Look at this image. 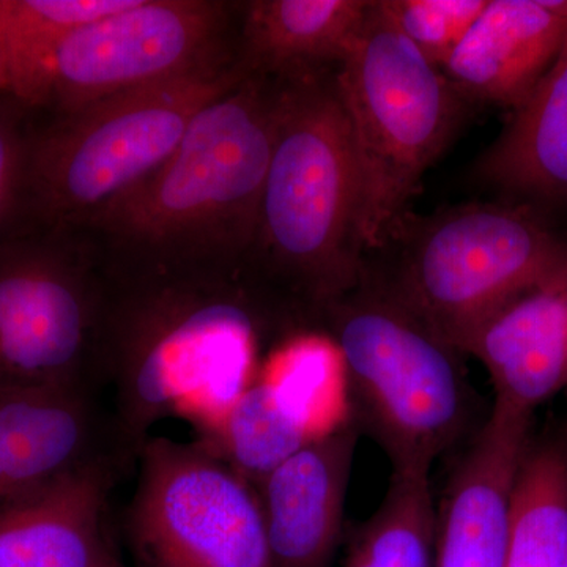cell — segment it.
Instances as JSON below:
<instances>
[{
	"mask_svg": "<svg viewBox=\"0 0 567 567\" xmlns=\"http://www.w3.org/2000/svg\"><path fill=\"white\" fill-rule=\"evenodd\" d=\"M312 436L275 383L252 380L197 440L256 488Z\"/></svg>",
	"mask_w": 567,
	"mask_h": 567,
	"instance_id": "d6986e66",
	"label": "cell"
},
{
	"mask_svg": "<svg viewBox=\"0 0 567 567\" xmlns=\"http://www.w3.org/2000/svg\"><path fill=\"white\" fill-rule=\"evenodd\" d=\"M567 0H488L443 73L462 99L516 111L557 61Z\"/></svg>",
	"mask_w": 567,
	"mask_h": 567,
	"instance_id": "9a60e30c",
	"label": "cell"
},
{
	"mask_svg": "<svg viewBox=\"0 0 567 567\" xmlns=\"http://www.w3.org/2000/svg\"><path fill=\"white\" fill-rule=\"evenodd\" d=\"M488 0H380L413 47L442 70Z\"/></svg>",
	"mask_w": 567,
	"mask_h": 567,
	"instance_id": "603a6c76",
	"label": "cell"
},
{
	"mask_svg": "<svg viewBox=\"0 0 567 567\" xmlns=\"http://www.w3.org/2000/svg\"><path fill=\"white\" fill-rule=\"evenodd\" d=\"M246 76L238 63L118 93L31 133L24 218L74 235L155 173L194 117Z\"/></svg>",
	"mask_w": 567,
	"mask_h": 567,
	"instance_id": "52a82bcc",
	"label": "cell"
},
{
	"mask_svg": "<svg viewBox=\"0 0 567 567\" xmlns=\"http://www.w3.org/2000/svg\"><path fill=\"white\" fill-rule=\"evenodd\" d=\"M0 93H7L6 71H3L2 55H0Z\"/></svg>",
	"mask_w": 567,
	"mask_h": 567,
	"instance_id": "d4e9b609",
	"label": "cell"
},
{
	"mask_svg": "<svg viewBox=\"0 0 567 567\" xmlns=\"http://www.w3.org/2000/svg\"><path fill=\"white\" fill-rule=\"evenodd\" d=\"M279 81L249 274L306 330L360 286V183L334 70Z\"/></svg>",
	"mask_w": 567,
	"mask_h": 567,
	"instance_id": "3957f363",
	"label": "cell"
},
{
	"mask_svg": "<svg viewBox=\"0 0 567 567\" xmlns=\"http://www.w3.org/2000/svg\"><path fill=\"white\" fill-rule=\"evenodd\" d=\"M111 457L136 462L99 395L50 390L0 394V502Z\"/></svg>",
	"mask_w": 567,
	"mask_h": 567,
	"instance_id": "5bb4252c",
	"label": "cell"
},
{
	"mask_svg": "<svg viewBox=\"0 0 567 567\" xmlns=\"http://www.w3.org/2000/svg\"><path fill=\"white\" fill-rule=\"evenodd\" d=\"M278 96V80L246 74L208 103L155 173L74 234L100 270L252 279Z\"/></svg>",
	"mask_w": 567,
	"mask_h": 567,
	"instance_id": "6da1fadb",
	"label": "cell"
},
{
	"mask_svg": "<svg viewBox=\"0 0 567 567\" xmlns=\"http://www.w3.org/2000/svg\"><path fill=\"white\" fill-rule=\"evenodd\" d=\"M24 104L0 93V240L24 218L29 136Z\"/></svg>",
	"mask_w": 567,
	"mask_h": 567,
	"instance_id": "cb8c5ba5",
	"label": "cell"
},
{
	"mask_svg": "<svg viewBox=\"0 0 567 567\" xmlns=\"http://www.w3.org/2000/svg\"><path fill=\"white\" fill-rule=\"evenodd\" d=\"M429 473L391 472L382 503L350 539L344 567H435Z\"/></svg>",
	"mask_w": 567,
	"mask_h": 567,
	"instance_id": "7402d4cb",
	"label": "cell"
},
{
	"mask_svg": "<svg viewBox=\"0 0 567 567\" xmlns=\"http://www.w3.org/2000/svg\"><path fill=\"white\" fill-rule=\"evenodd\" d=\"M567 447L529 445L514 486L506 567H565Z\"/></svg>",
	"mask_w": 567,
	"mask_h": 567,
	"instance_id": "44dd1931",
	"label": "cell"
},
{
	"mask_svg": "<svg viewBox=\"0 0 567 567\" xmlns=\"http://www.w3.org/2000/svg\"><path fill=\"white\" fill-rule=\"evenodd\" d=\"M103 278L112 416L136 461L158 421L182 416L199 432L210 427L252 382L257 349L301 331L249 278Z\"/></svg>",
	"mask_w": 567,
	"mask_h": 567,
	"instance_id": "7a4b0ae2",
	"label": "cell"
},
{
	"mask_svg": "<svg viewBox=\"0 0 567 567\" xmlns=\"http://www.w3.org/2000/svg\"><path fill=\"white\" fill-rule=\"evenodd\" d=\"M132 464L91 462L0 502V567H125L107 536V498Z\"/></svg>",
	"mask_w": 567,
	"mask_h": 567,
	"instance_id": "7c38bea8",
	"label": "cell"
},
{
	"mask_svg": "<svg viewBox=\"0 0 567 567\" xmlns=\"http://www.w3.org/2000/svg\"><path fill=\"white\" fill-rule=\"evenodd\" d=\"M360 183L365 256L409 213L423 175L450 147L470 104L372 0L349 54L334 70Z\"/></svg>",
	"mask_w": 567,
	"mask_h": 567,
	"instance_id": "8992f818",
	"label": "cell"
},
{
	"mask_svg": "<svg viewBox=\"0 0 567 567\" xmlns=\"http://www.w3.org/2000/svg\"><path fill=\"white\" fill-rule=\"evenodd\" d=\"M565 567H567V558H566V565H565Z\"/></svg>",
	"mask_w": 567,
	"mask_h": 567,
	"instance_id": "484cf974",
	"label": "cell"
},
{
	"mask_svg": "<svg viewBox=\"0 0 567 567\" xmlns=\"http://www.w3.org/2000/svg\"><path fill=\"white\" fill-rule=\"evenodd\" d=\"M372 0H251L238 9L237 63L246 74L290 80L338 69Z\"/></svg>",
	"mask_w": 567,
	"mask_h": 567,
	"instance_id": "ac0fdd59",
	"label": "cell"
},
{
	"mask_svg": "<svg viewBox=\"0 0 567 567\" xmlns=\"http://www.w3.org/2000/svg\"><path fill=\"white\" fill-rule=\"evenodd\" d=\"M465 354L487 371L495 404L533 415L567 388V268L503 309Z\"/></svg>",
	"mask_w": 567,
	"mask_h": 567,
	"instance_id": "2e32d148",
	"label": "cell"
},
{
	"mask_svg": "<svg viewBox=\"0 0 567 567\" xmlns=\"http://www.w3.org/2000/svg\"><path fill=\"white\" fill-rule=\"evenodd\" d=\"M532 417L494 402L436 509L435 567H506L514 486L532 445Z\"/></svg>",
	"mask_w": 567,
	"mask_h": 567,
	"instance_id": "8fae6325",
	"label": "cell"
},
{
	"mask_svg": "<svg viewBox=\"0 0 567 567\" xmlns=\"http://www.w3.org/2000/svg\"><path fill=\"white\" fill-rule=\"evenodd\" d=\"M361 431L352 417L312 436L256 491L275 567H330Z\"/></svg>",
	"mask_w": 567,
	"mask_h": 567,
	"instance_id": "4fadbf2b",
	"label": "cell"
},
{
	"mask_svg": "<svg viewBox=\"0 0 567 567\" xmlns=\"http://www.w3.org/2000/svg\"><path fill=\"white\" fill-rule=\"evenodd\" d=\"M132 0H0V55L7 95L41 107L48 71L63 40Z\"/></svg>",
	"mask_w": 567,
	"mask_h": 567,
	"instance_id": "ffe728a7",
	"label": "cell"
},
{
	"mask_svg": "<svg viewBox=\"0 0 567 567\" xmlns=\"http://www.w3.org/2000/svg\"><path fill=\"white\" fill-rule=\"evenodd\" d=\"M566 268L567 238L546 213L498 199L406 213L365 256L363 279L465 354L495 316Z\"/></svg>",
	"mask_w": 567,
	"mask_h": 567,
	"instance_id": "277c9868",
	"label": "cell"
},
{
	"mask_svg": "<svg viewBox=\"0 0 567 567\" xmlns=\"http://www.w3.org/2000/svg\"><path fill=\"white\" fill-rule=\"evenodd\" d=\"M499 200L546 213L567 205V39L557 61L473 164Z\"/></svg>",
	"mask_w": 567,
	"mask_h": 567,
	"instance_id": "e0dca14e",
	"label": "cell"
},
{
	"mask_svg": "<svg viewBox=\"0 0 567 567\" xmlns=\"http://www.w3.org/2000/svg\"><path fill=\"white\" fill-rule=\"evenodd\" d=\"M126 514L137 567H275L256 491L200 442L155 436Z\"/></svg>",
	"mask_w": 567,
	"mask_h": 567,
	"instance_id": "9c48e42d",
	"label": "cell"
},
{
	"mask_svg": "<svg viewBox=\"0 0 567 567\" xmlns=\"http://www.w3.org/2000/svg\"><path fill=\"white\" fill-rule=\"evenodd\" d=\"M320 328L344 365L350 417L393 472L431 473L472 431L476 399L465 354L361 279L323 311Z\"/></svg>",
	"mask_w": 567,
	"mask_h": 567,
	"instance_id": "5b68a950",
	"label": "cell"
},
{
	"mask_svg": "<svg viewBox=\"0 0 567 567\" xmlns=\"http://www.w3.org/2000/svg\"><path fill=\"white\" fill-rule=\"evenodd\" d=\"M238 9L221 0H132L62 41L41 107L71 114L118 93L234 65Z\"/></svg>",
	"mask_w": 567,
	"mask_h": 567,
	"instance_id": "30bf717a",
	"label": "cell"
},
{
	"mask_svg": "<svg viewBox=\"0 0 567 567\" xmlns=\"http://www.w3.org/2000/svg\"><path fill=\"white\" fill-rule=\"evenodd\" d=\"M107 385L106 286L76 235L0 240V394Z\"/></svg>",
	"mask_w": 567,
	"mask_h": 567,
	"instance_id": "ba28073f",
	"label": "cell"
}]
</instances>
